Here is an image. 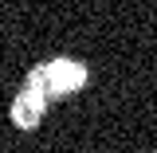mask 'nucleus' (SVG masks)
Segmentation results:
<instances>
[{
  "mask_svg": "<svg viewBox=\"0 0 157 153\" xmlns=\"http://www.w3.org/2000/svg\"><path fill=\"white\" fill-rule=\"evenodd\" d=\"M86 78V67L82 63H71V59H55L43 67V82H47V94H75Z\"/></svg>",
  "mask_w": 157,
  "mask_h": 153,
  "instance_id": "nucleus-1",
  "label": "nucleus"
}]
</instances>
